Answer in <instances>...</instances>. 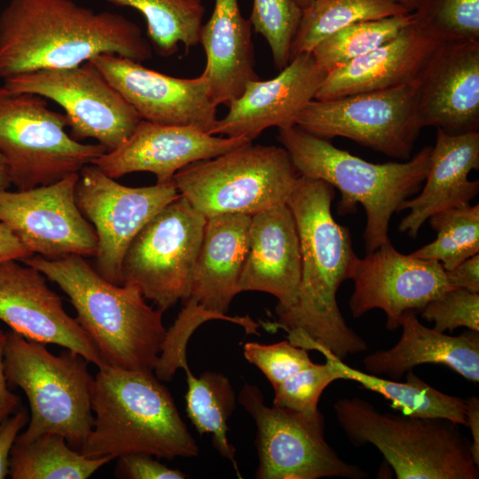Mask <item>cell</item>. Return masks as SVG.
Segmentation results:
<instances>
[{
  "label": "cell",
  "instance_id": "cell-48",
  "mask_svg": "<svg viewBox=\"0 0 479 479\" xmlns=\"http://www.w3.org/2000/svg\"><path fill=\"white\" fill-rule=\"evenodd\" d=\"M302 10L307 8L313 0H294Z\"/></svg>",
  "mask_w": 479,
  "mask_h": 479
},
{
  "label": "cell",
  "instance_id": "cell-17",
  "mask_svg": "<svg viewBox=\"0 0 479 479\" xmlns=\"http://www.w3.org/2000/svg\"><path fill=\"white\" fill-rule=\"evenodd\" d=\"M136 110L142 120L167 125L192 126L209 133L216 118L207 79L170 76L117 54L90 60Z\"/></svg>",
  "mask_w": 479,
  "mask_h": 479
},
{
  "label": "cell",
  "instance_id": "cell-1",
  "mask_svg": "<svg viewBox=\"0 0 479 479\" xmlns=\"http://www.w3.org/2000/svg\"><path fill=\"white\" fill-rule=\"evenodd\" d=\"M334 188L325 181L300 176L287 199L299 236L301 280L295 302L276 311L272 327L287 332V341L307 350L326 349L343 360L367 349L345 322L336 294L351 279L358 257L348 227L332 214Z\"/></svg>",
  "mask_w": 479,
  "mask_h": 479
},
{
  "label": "cell",
  "instance_id": "cell-18",
  "mask_svg": "<svg viewBox=\"0 0 479 479\" xmlns=\"http://www.w3.org/2000/svg\"><path fill=\"white\" fill-rule=\"evenodd\" d=\"M0 320L27 340L70 349L98 368L107 365L46 277L21 261L0 263Z\"/></svg>",
  "mask_w": 479,
  "mask_h": 479
},
{
  "label": "cell",
  "instance_id": "cell-40",
  "mask_svg": "<svg viewBox=\"0 0 479 479\" xmlns=\"http://www.w3.org/2000/svg\"><path fill=\"white\" fill-rule=\"evenodd\" d=\"M145 453H130L119 457L115 475L128 479H185L187 475L165 466Z\"/></svg>",
  "mask_w": 479,
  "mask_h": 479
},
{
  "label": "cell",
  "instance_id": "cell-35",
  "mask_svg": "<svg viewBox=\"0 0 479 479\" xmlns=\"http://www.w3.org/2000/svg\"><path fill=\"white\" fill-rule=\"evenodd\" d=\"M412 13V25L441 43L479 41V0H420Z\"/></svg>",
  "mask_w": 479,
  "mask_h": 479
},
{
  "label": "cell",
  "instance_id": "cell-41",
  "mask_svg": "<svg viewBox=\"0 0 479 479\" xmlns=\"http://www.w3.org/2000/svg\"><path fill=\"white\" fill-rule=\"evenodd\" d=\"M28 414L18 410L0 423V479L9 475L10 455L12 448L20 430L27 424Z\"/></svg>",
  "mask_w": 479,
  "mask_h": 479
},
{
  "label": "cell",
  "instance_id": "cell-32",
  "mask_svg": "<svg viewBox=\"0 0 479 479\" xmlns=\"http://www.w3.org/2000/svg\"><path fill=\"white\" fill-rule=\"evenodd\" d=\"M138 11L145 20L149 42L155 51L169 57L199 43L205 8L185 0H105Z\"/></svg>",
  "mask_w": 479,
  "mask_h": 479
},
{
  "label": "cell",
  "instance_id": "cell-11",
  "mask_svg": "<svg viewBox=\"0 0 479 479\" xmlns=\"http://www.w3.org/2000/svg\"><path fill=\"white\" fill-rule=\"evenodd\" d=\"M419 79L397 87L310 101L297 124L323 138H349L388 156L409 160L423 128L417 112Z\"/></svg>",
  "mask_w": 479,
  "mask_h": 479
},
{
  "label": "cell",
  "instance_id": "cell-8",
  "mask_svg": "<svg viewBox=\"0 0 479 479\" xmlns=\"http://www.w3.org/2000/svg\"><path fill=\"white\" fill-rule=\"evenodd\" d=\"M300 175L282 146L252 142L177 171L181 196L206 218L222 214L253 216L287 204Z\"/></svg>",
  "mask_w": 479,
  "mask_h": 479
},
{
  "label": "cell",
  "instance_id": "cell-33",
  "mask_svg": "<svg viewBox=\"0 0 479 479\" xmlns=\"http://www.w3.org/2000/svg\"><path fill=\"white\" fill-rule=\"evenodd\" d=\"M412 23V12L356 22L326 37L311 53L317 65L328 73L386 44Z\"/></svg>",
  "mask_w": 479,
  "mask_h": 479
},
{
  "label": "cell",
  "instance_id": "cell-23",
  "mask_svg": "<svg viewBox=\"0 0 479 479\" xmlns=\"http://www.w3.org/2000/svg\"><path fill=\"white\" fill-rule=\"evenodd\" d=\"M247 257L239 290L259 291L278 299L276 311L296 301L301 280V249L294 215L280 204L251 216Z\"/></svg>",
  "mask_w": 479,
  "mask_h": 479
},
{
  "label": "cell",
  "instance_id": "cell-30",
  "mask_svg": "<svg viewBox=\"0 0 479 479\" xmlns=\"http://www.w3.org/2000/svg\"><path fill=\"white\" fill-rule=\"evenodd\" d=\"M187 391L185 409L188 418L200 435L209 434L218 453L230 460L239 477L235 448L228 441V420L236 407V396L229 379L220 373L205 372L193 375L185 368Z\"/></svg>",
  "mask_w": 479,
  "mask_h": 479
},
{
  "label": "cell",
  "instance_id": "cell-6",
  "mask_svg": "<svg viewBox=\"0 0 479 479\" xmlns=\"http://www.w3.org/2000/svg\"><path fill=\"white\" fill-rule=\"evenodd\" d=\"M334 410L349 442L357 447L375 446L397 479L479 478L471 442L457 423L382 413L358 397L339 399Z\"/></svg>",
  "mask_w": 479,
  "mask_h": 479
},
{
  "label": "cell",
  "instance_id": "cell-16",
  "mask_svg": "<svg viewBox=\"0 0 479 479\" xmlns=\"http://www.w3.org/2000/svg\"><path fill=\"white\" fill-rule=\"evenodd\" d=\"M349 305L357 318L373 310L387 316L386 327H399L408 310L420 311L427 303L452 288L443 264L397 251L390 240L357 263Z\"/></svg>",
  "mask_w": 479,
  "mask_h": 479
},
{
  "label": "cell",
  "instance_id": "cell-28",
  "mask_svg": "<svg viewBox=\"0 0 479 479\" xmlns=\"http://www.w3.org/2000/svg\"><path fill=\"white\" fill-rule=\"evenodd\" d=\"M318 352L338 371L340 380L355 381L365 389L381 395L390 402L391 407L402 414L441 418L466 426V400L441 392L412 371L406 373L405 381L399 382L353 368L326 349Z\"/></svg>",
  "mask_w": 479,
  "mask_h": 479
},
{
  "label": "cell",
  "instance_id": "cell-25",
  "mask_svg": "<svg viewBox=\"0 0 479 479\" xmlns=\"http://www.w3.org/2000/svg\"><path fill=\"white\" fill-rule=\"evenodd\" d=\"M440 43L412 24L386 44L326 73L314 99L330 100L416 81Z\"/></svg>",
  "mask_w": 479,
  "mask_h": 479
},
{
  "label": "cell",
  "instance_id": "cell-24",
  "mask_svg": "<svg viewBox=\"0 0 479 479\" xmlns=\"http://www.w3.org/2000/svg\"><path fill=\"white\" fill-rule=\"evenodd\" d=\"M478 169L479 131L450 134L437 129L426 184L417 197L401 205L399 212L409 213L400 222L399 232L415 239L432 215L470 204L479 192V181L469 180L468 175Z\"/></svg>",
  "mask_w": 479,
  "mask_h": 479
},
{
  "label": "cell",
  "instance_id": "cell-26",
  "mask_svg": "<svg viewBox=\"0 0 479 479\" xmlns=\"http://www.w3.org/2000/svg\"><path fill=\"white\" fill-rule=\"evenodd\" d=\"M402 335L389 349L366 356L365 371L398 380L422 364L444 365L467 381L479 382V332L468 330L452 336L420 322L415 311H405L400 318Z\"/></svg>",
  "mask_w": 479,
  "mask_h": 479
},
{
  "label": "cell",
  "instance_id": "cell-47",
  "mask_svg": "<svg viewBox=\"0 0 479 479\" xmlns=\"http://www.w3.org/2000/svg\"><path fill=\"white\" fill-rule=\"evenodd\" d=\"M400 4L406 8L409 12H413L418 6L420 0H397Z\"/></svg>",
  "mask_w": 479,
  "mask_h": 479
},
{
  "label": "cell",
  "instance_id": "cell-46",
  "mask_svg": "<svg viewBox=\"0 0 479 479\" xmlns=\"http://www.w3.org/2000/svg\"><path fill=\"white\" fill-rule=\"evenodd\" d=\"M12 185L7 164L0 153V191L8 189Z\"/></svg>",
  "mask_w": 479,
  "mask_h": 479
},
{
  "label": "cell",
  "instance_id": "cell-9",
  "mask_svg": "<svg viewBox=\"0 0 479 479\" xmlns=\"http://www.w3.org/2000/svg\"><path fill=\"white\" fill-rule=\"evenodd\" d=\"M67 127L65 114L51 109L46 98L0 86V153L17 190L56 183L107 152L75 139Z\"/></svg>",
  "mask_w": 479,
  "mask_h": 479
},
{
  "label": "cell",
  "instance_id": "cell-44",
  "mask_svg": "<svg viewBox=\"0 0 479 479\" xmlns=\"http://www.w3.org/2000/svg\"><path fill=\"white\" fill-rule=\"evenodd\" d=\"M32 254L23 246L15 234L0 222V263L22 260Z\"/></svg>",
  "mask_w": 479,
  "mask_h": 479
},
{
  "label": "cell",
  "instance_id": "cell-15",
  "mask_svg": "<svg viewBox=\"0 0 479 479\" xmlns=\"http://www.w3.org/2000/svg\"><path fill=\"white\" fill-rule=\"evenodd\" d=\"M79 173L47 185L0 191V222L33 255L94 256L98 238L75 198Z\"/></svg>",
  "mask_w": 479,
  "mask_h": 479
},
{
  "label": "cell",
  "instance_id": "cell-29",
  "mask_svg": "<svg viewBox=\"0 0 479 479\" xmlns=\"http://www.w3.org/2000/svg\"><path fill=\"white\" fill-rule=\"evenodd\" d=\"M113 459L110 456L86 457L64 436L48 433L28 441L16 438L9 475L12 479H86Z\"/></svg>",
  "mask_w": 479,
  "mask_h": 479
},
{
  "label": "cell",
  "instance_id": "cell-39",
  "mask_svg": "<svg viewBox=\"0 0 479 479\" xmlns=\"http://www.w3.org/2000/svg\"><path fill=\"white\" fill-rule=\"evenodd\" d=\"M421 317L434 322V329L444 333L464 326L479 332V293L451 288L430 301L420 311Z\"/></svg>",
  "mask_w": 479,
  "mask_h": 479
},
{
  "label": "cell",
  "instance_id": "cell-37",
  "mask_svg": "<svg viewBox=\"0 0 479 479\" xmlns=\"http://www.w3.org/2000/svg\"><path fill=\"white\" fill-rule=\"evenodd\" d=\"M340 380L338 371L329 360L299 371L274 388L272 404L299 412L309 418H318V401L325 389Z\"/></svg>",
  "mask_w": 479,
  "mask_h": 479
},
{
  "label": "cell",
  "instance_id": "cell-42",
  "mask_svg": "<svg viewBox=\"0 0 479 479\" xmlns=\"http://www.w3.org/2000/svg\"><path fill=\"white\" fill-rule=\"evenodd\" d=\"M446 276L452 288H463L473 293H479V254L466 259L453 269L446 271Z\"/></svg>",
  "mask_w": 479,
  "mask_h": 479
},
{
  "label": "cell",
  "instance_id": "cell-14",
  "mask_svg": "<svg viewBox=\"0 0 479 479\" xmlns=\"http://www.w3.org/2000/svg\"><path fill=\"white\" fill-rule=\"evenodd\" d=\"M179 196L173 181L130 187L93 163L83 167L79 171L75 198L97 234V271L108 281L122 285V264L129 246L155 215Z\"/></svg>",
  "mask_w": 479,
  "mask_h": 479
},
{
  "label": "cell",
  "instance_id": "cell-2",
  "mask_svg": "<svg viewBox=\"0 0 479 479\" xmlns=\"http://www.w3.org/2000/svg\"><path fill=\"white\" fill-rule=\"evenodd\" d=\"M106 53L138 62L153 56L140 27L123 15L72 0H11L0 13V78L77 67Z\"/></svg>",
  "mask_w": 479,
  "mask_h": 479
},
{
  "label": "cell",
  "instance_id": "cell-43",
  "mask_svg": "<svg viewBox=\"0 0 479 479\" xmlns=\"http://www.w3.org/2000/svg\"><path fill=\"white\" fill-rule=\"evenodd\" d=\"M6 338V333L0 327V423L17 412L20 404V398L10 390L5 375L4 348Z\"/></svg>",
  "mask_w": 479,
  "mask_h": 479
},
{
  "label": "cell",
  "instance_id": "cell-49",
  "mask_svg": "<svg viewBox=\"0 0 479 479\" xmlns=\"http://www.w3.org/2000/svg\"><path fill=\"white\" fill-rule=\"evenodd\" d=\"M185 1L189 3H192V4H201L203 0H185Z\"/></svg>",
  "mask_w": 479,
  "mask_h": 479
},
{
  "label": "cell",
  "instance_id": "cell-22",
  "mask_svg": "<svg viewBox=\"0 0 479 479\" xmlns=\"http://www.w3.org/2000/svg\"><path fill=\"white\" fill-rule=\"evenodd\" d=\"M250 219L251 216L244 214L207 218L185 301L214 314L218 320L241 326L248 334L259 335L260 325L248 316L226 315L232 299L240 293L238 285L248 250Z\"/></svg>",
  "mask_w": 479,
  "mask_h": 479
},
{
  "label": "cell",
  "instance_id": "cell-36",
  "mask_svg": "<svg viewBox=\"0 0 479 479\" xmlns=\"http://www.w3.org/2000/svg\"><path fill=\"white\" fill-rule=\"evenodd\" d=\"M302 14L294 0H253L249 21L268 43L274 66L279 71L291 59V44Z\"/></svg>",
  "mask_w": 479,
  "mask_h": 479
},
{
  "label": "cell",
  "instance_id": "cell-12",
  "mask_svg": "<svg viewBox=\"0 0 479 479\" xmlns=\"http://www.w3.org/2000/svg\"><path fill=\"white\" fill-rule=\"evenodd\" d=\"M238 400L257 428L255 478L367 477L362 468L342 459L326 441L323 416L309 418L273 404L267 406L261 389L250 383L243 384Z\"/></svg>",
  "mask_w": 479,
  "mask_h": 479
},
{
  "label": "cell",
  "instance_id": "cell-7",
  "mask_svg": "<svg viewBox=\"0 0 479 479\" xmlns=\"http://www.w3.org/2000/svg\"><path fill=\"white\" fill-rule=\"evenodd\" d=\"M5 375L9 386L26 394L30 407L27 428L17 437L28 441L52 433L79 451L90 433L94 416L90 395L94 377L82 356L65 349L59 355L45 344L6 333Z\"/></svg>",
  "mask_w": 479,
  "mask_h": 479
},
{
  "label": "cell",
  "instance_id": "cell-13",
  "mask_svg": "<svg viewBox=\"0 0 479 479\" xmlns=\"http://www.w3.org/2000/svg\"><path fill=\"white\" fill-rule=\"evenodd\" d=\"M14 92L39 95L60 106L81 141L93 138L106 151L122 145L142 120L136 110L90 61L65 69H43L4 80Z\"/></svg>",
  "mask_w": 479,
  "mask_h": 479
},
{
  "label": "cell",
  "instance_id": "cell-31",
  "mask_svg": "<svg viewBox=\"0 0 479 479\" xmlns=\"http://www.w3.org/2000/svg\"><path fill=\"white\" fill-rule=\"evenodd\" d=\"M409 12L397 0H313L302 10L291 44V59L297 54L311 52L326 37L356 22Z\"/></svg>",
  "mask_w": 479,
  "mask_h": 479
},
{
  "label": "cell",
  "instance_id": "cell-38",
  "mask_svg": "<svg viewBox=\"0 0 479 479\" xmlns=\"http://www.w3.org/2000/svg\"><path fill=\"white\" fill-rule=\"evenodd\" d=\"M243 353L245 358L264 374L273 389L313 364L307 349L288 341L273 344L247 342Z\"/></svg>",
  "mask_w": 479,
  "mask_h": 479
},
{
  "label": "cell",
  "instance_id": "cell-4",
  "mask_svg": "<svg viewBox=\"0 0 479 479\" xmlns=\"http://www.w3.org/2000/svg\"><path fill=\"white\" fill-rule=\"evenodd\" d=\"M98 369L90 395L93 427L78 452L114 459L130 453L167 459L198 455L170 392L153 370Z\"/></svg>",
  "mask_w": 479,
  "mask_h": 479
},
{
  "label": "cell",
  "instance_id": "cell-10",
  "mask_svg": "<svg viewBox=\"0 0 479 479\" xmlns=\"http://www.w3.org/2000/svg\"><path fill=\"white\" fill-rule=\"evenodd\" d=\"M206 222L183 196L169 203L129 246L122 285L136 287L161 312L185 301Z\"/></svg>",
  "mask_w": 479,
  "mask_h": 479
},
{
  "label": "cell",
  "instance_id": "cell-20",
  "mask_svg": "<svg viewBox=\"0 0 479 479\" xmlns=\"http://www.w3.org/2000/svg\"><path fill=\"white\" fill-rule=\"evenodd\" d=\"M326 75L311 52L297 54L274 78L250 82L209 134L252 141L268 128L296 125Z\"/></svg>",
  "mask_w": 479,
  "mask_h": 479
},
{
  "label": "cell",
  "instance_id": "cell-34",
  "mask_svg": "<svg viewBox=\"0 0 479 479\" xmlns=\"http://www.w3.org/2000/svg\"><path fill=\"white\" fill-rule=\"evenodd\" d=\"M436 239L410 255L441 263L445 271L479 253V205L439 211L429 218Z\"/></svg>",
  "mask_w": 479,
  "mask_h": 479
},
{
  "label": "cell",
  "instance_id": "cell-21",
  "mask_svg": "<svg viewBox=\"0 0 479 479\" xmlns=\"http://www.w3.org/2000/svg\"><path fill=\"white\" fill-rule=\"evenodd\" d=\"M417 112L422 127L478 131L479 41L440 43L419 78Z\"/></svg>",
  "mask_w": 479,
  "mask_h": 479
},
{
  "label": "cell",
  "instance_id": "cell-27",
  "mask_svg": "<svg viewBox=\"0 0 479 479\" xmlns=\"http://www.w3.org/2000/svg\"><path fill=\"white\" fill-rule=\"evenodd\" d=\"M251 27L238 0H215L210 18L200 27L199 43L207 59L202 75L216 106H227L250 82L259 80L255 71Z\"/></svg>",
  "mask_w": 479,
  "mask_h": 479
},
{
  "label": "cell",
  "instance_id": "cell-19",
  "mask_svg": "<svg viewBox=\"0 0 479 479\" xmlns=\"http://www.w3.org/2000/svg\"><path fill=\"white\" fill-rule=\"evenodd\" d=\"M252 141L220 137L192 126L159 124L141 120L117 148L93 164L112 178L133 172H150L158 184L173 181L175 174L198 161L215 158Z\"/></svg>",
  "mask_w": 479,
  "mask_h": 479
},
{
  "label": "cell",
  "instance_id": "cell-5",
  "mask_svg": "<svg viewBox=\"0 0 479 479\" xmlns=\"http://www.w3.org/2000/svg\"><path fill=\"white\" fill-rule=\"evenodd\" d=\"M278 139L300 176L325 181L339 190L340 215L356 211L358 204L364 207L366 252L389 240L393 214L420 191L430 166L431 146H424L404 162L377 164L340 149L298 125L279 129Z\"/></svg>",
  "mask_w": 479,
  "mask_h": 479
},
{
  "label": "cell",
  "instance_id": "cell-3",
  "mask_svg": "<svg viewBox=\"0 0 479 479\" xmlns=\"http://www.w3.org/2000/svg\"><path fill=\"white\" fill-rule=\"evenodd\" d=\"M58 285L106 365L125 370L154 369L167 329L162 313L149 306L134 286L114 284L83 256L20 260Z\"/></svg>",
  "mask_w": 479,
  "mask_h": 479
},
{
  "label": "cell",
  "instance_id": "cell-45",
  "mask_svg": "<svg viewBox=\"0 0 479 479\" xmlns=\"http://www.w3.org/2000/svg\"><path fill=\"white\" fill-rule=\"evenodd\" d=\"M466 426L471 431V453L479 467V398L471 397L466 400Z\"/></svg>",
  "mask_w": 479,
  "mask_h": 479
}]
</instances>
